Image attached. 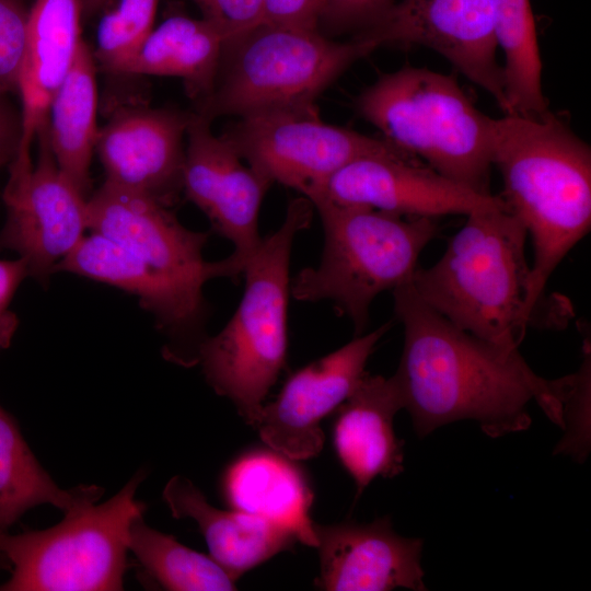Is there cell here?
I'll return each mask as SVG.
<instances>
[{"mask_svg": "<svg viewBox=\"0 0 591 591\" xmlns=\"http://www.w3.org/2000/svg\"><path fill=\"white\" fill-rule=\"evenodd\" d=\"M404 344L393 378L419 438L460 420L477 422L490 438L526 430L535 402L564 429L572 374L547 380L519 347L482 339L452 324L416 292L412 280L392 290Z\"/></svg>", "mask_w": 591, "mask_h": 591, "instance_id": "6da1fadb", "label": "cell"}, {"mask_svg": "<svg viewBox=\"0 0 591 591\" xmlns=\"http://www.w3.org/2000/svg\"><path fill=\"white\" fill-rule=\"evenodd\" d=\"M493 164L507 208L524 224L533 246L530 310L542 327H556L541 309L545 288L565 256L591 227V149L549 111L538 117L493 118Z\"/></svg>", "mask_w": 591, "mask_h": 591, "instance_id": "7a4b0ae2", "label": "cell"}, {"mask_svg": "<svg viewBox=\"0 0 591 591\" xmlns=\"http://www.w3.org/2000/svg\"><path fill=\"white\" fill-rule=\"evenodd\" d=\"M528 231L506 204L477 209L412 285L434 311L487 341L519 347L529 326Z\"/></svg>", "mask_w": 591, "mask_h": 591, "instance_id": "3957f363", "label": "cell"}, {"mask_svg": "<svg viewBox=\"0 0 591 591\" xmlns=\"http://www.w3.org/2000/svg\"><path fill=\"white\" fill-rule=\"evenodd\" d=\"M313 209L303 196L290 201L281 225L262 239L244 267V292L234 314L199 349L209 386L253 427L286 364L291 250L297 234L310 227Z\"/></svg>", "mask_w": 591, "mask_h": 591, "instance_id": "277c9868", "label": "cell"}, {"mask_svg": "<svg viewBox=\"0 0 591 591\" xmlns=\"http://www.w3.org/2000/svg\"><path fill=\"white\" fill-rule=\"evenodd\" d=\"M356 109L392 146L457 184L491 195L493 118L453 76L403 67L362 91Z\"/></svg>", "mask_w": 591, "mask_h": 591, "instance_id": "5b68a950", "label": "cell"}, {"mask_svg": "<svg viewBox=\"0 0 591 591\" xmlns=\"http://www.w3.org/2000/svg\"><path fill=\"white\" fill-rule=\"evenodd\" d=\"M324 231L321 260L290 279L302 302L331 301L354 325L369 324L372 301L412 280L424 248L438 233L433 218H408L367 206L329 200L313 204Z\"/></svg>", "mask_w": 591, "mask_h": 591, "instance_id": "8992f818", "label": "cell"}, {"mask_svg": "<svg viewBox=\"0 0 591 591\" xmlns=\"http://www.w3.org/2000/svg\"><path fill=\"white\" fill-rule=\"evenodd\" d=\"M144 476L138 471L102 503L100 487L47 529L0 532V553L11 572L0 591L123 590L130 528L147 509L136 497Z\"/></svg>", "mask_w": 591, "mask_h": 591, "instance_id": "52a82bcc", "label": "cell"}, {"mask_svg": "<svg viewBox=\"0 0 591 591\" xmlns=\"http://www.w3.org/2000/svg\"><path fill=\"white\" fill-rule=\"evenodd\" d=\"M379 45L361 35L335 42L318 31L259 24L223 48L212 93L198 114L215 117L276 112L317 113V96Z\"/></svg>", "mask_w": 591, "mask_h": 591, "instance_id": "ba28073f", "label": "cell"}, {"mask_svg": "<svg viewBox=\"0 0 591 591\" xmlns=\"http://www.w3.org/2000/svg\"><path fill=\"white\" fill-rule=\"evenodd\" d=\"M239 118L223 136L240 157L271 184L290 187L311 202L335 173L357 159L413 157L385 139L324 123L317 113L276 112Z\"/></svg>", "mask_w": 591, "mask_h": 591, "instance_id": "9c48e42d", "label": "cell"}, {"mask_svg": "<svg viewBox=\"0 0 591 591\" xmlns=\"http://www.w3.org/2000/svg\"><path fill=\"white\" fill-rule=\"evenodd\" d=\"M46 128L37 136L36 162L13 158L9 163L0 230V250L25 259L30 277L44 286L89 230L88 198L58 167Z\"/></svg>", "mask_w": 591, "mask_h": 591, "instance_id": "30bf717a", "label": "cell"}, {"mask_svg": "<svg viewBox=\"0 0 591 591\" xmlns=\"http://www.w3.org/2000/svg\"><path fill=\"white\" fill-rule=\"evenodd\" d=\"M208 118L192 114L186 132L183 192L209 219L212 229L233 245L218 260L220 278L236 280L258 248V216L273 185L254 171L223 136H217Z\"/></svg>", "mask_w": 591, "mask_h": 591, "instance_id": "8fae6325", "label": "cell"}, {"mask_svg": "<svg viewBox=\"0 0 591 591\" xmlns=\"http://www.w3.org/2000/svg\"><path fill=\"white\" fill-rule=\"evenodd\" d=\"M359 35L379 46L415 44L434 50L510 114L493 0H401Z\"/></svg>", "mask_w": 591, "mask_h": 591, "instance_id": "7c38bea8", "label": "cell"}, {"mask_svg": "<svg viewBox=\"0 0 591 591\" xmlns=\"http://www.w3.org/2000/svg\"><path fill=\"white\" fill-rule=\"evenodd\" d=\"M104 282L136 296L164 336L165 360L190 368L198 364L199 349L208 337L209 305L152 268L130 251L96 232L84 235L55 267Z\"/></svg>", "mask_w": 591, "mask_h": 591, "instance_id": "4fadbf2b", "label": "cell"}, {"mask_svg": "<svg viewBox=\"0 0 591 591\" xmlns=\"http://www.w3.org/2000/svg\"><path fill=\"white\" fill-rule=\"evenodd\" d=\"M390 326L385 323L358 335L290 375L276 399L264 404L254 426L266 447L298 462L318 455L324 444L322 420L357 387Z\"/></svg>", "mask_w": 591, "mask_h": 591, "instance_id": "5bb4252c", "label": "cell"}, {"mask_svg": "<svg viewBox=\"0 0 591 591\" xmlns=\"http://www.w3.org/2000/svg\"><path fill=\"white\" fill-rule=\"evenodd\" d=\"M89 230L120 244L166 278L204 297L207 281L218 278V263L202 251L208 232L184 227L169 207L153 198L104 182L88 199Z\"/></svg>", "mask_w": 591, "mask_h": 591, "instance_id": "9a60e30c", "label": "cell"}, {"mask_svg": "<svg viewBox=\"0 0 591 591\" xmlns=\"http://www.w3.org/2000/svg\"><path fill=\"white\" fill-rule=\"evenodd\" d=\"M367 206L408 218L464 215L505 204L497 195L476 193L414 157L373 155L357 159L326 183L318 200Z\"/></svg>", "mask_w": 591, "mask_h": 591, "instance_id": "2e32d148", "label": "cell"}, {"mask_svg": "<svg viewBox=\"0 0 591 591\" xmlns=\"http://www.w3.org/2000/svg\"><path fill=\"white\" fill-rule=\"evenodd\" d=\"M192 114L125 106L100 128L95 151L105 182L171 208L183 192L186 132Z\"/></svg>", "mask_w": 591, "mask_h": 591, "instance_id": "e0dca14e", "label": "cell"}, {"mask_svg": "<svg viewBox=\"0 0 591 591\" xmlns=\"http://www.w3.org/2000/svg\"><path fill=\"white\" fill-rule=\"evenodd\" d=\"M320 575L326 591H426L421 566L424 542L398 534L390 517L369 523L313 522Z\"/></svg>", "mask_w": 591, "mask_h": 591, "instance_id": "ac0fdd59", "label": "cell"}, {"mask_svg": "<svg viewBox=\"0 0 591 591\" xmlns=\"http://www.w3.org/2000/svg\"><path fill=\"white\" fill-rule=\"evenodd\" d=\"M81 0H35L28 10L24 59L19 78L22 134L14 157L30 158L47 127L48 111L83 39Z\"/></svg>", "mask_w": 591, "mask_h": 591, "instance_id": "d6986e66", "label": "cell"}, {"mask_svg": "<svg viewBox=\"0 0 591 591\" xmlns=\"http://www.w3.org/2000/svg\"><path fill=\"white\" fill-rule=\"evenodd\" d=\"M401 409L403 399L393 375L367 372L336 409L334 449L355 482V501L374 478H393L403 473L404 441L394 430V418Z\"/></svg>", "mask_w": 591, "mask_h": 591, "instance_id": "ffe728a7", "label": "cell"}, {"mask_svg": "<svg viewBox=\"0 0 591 591\" xmlns=\"http://www.w3.org/2000/svg\"><path fill=\"white\" fill-rule=\"evenodd\" d=\"M162 497L173 518L196 522L209 555L234 581L299 543L290 530L264 518L212 506L201 490L182 475L166 483Z\"/></svg>", "mask_w": 591, "mask_h": 591, "instance_id": "44dd1931", "label": "cell"}, {"mask_svg": "<svg viewBox=\"0 0 591 591\" xmlns=\"http://www.w3.org/2000/svg\"><path fill=\"white\" fill-rule=\"evenodd\" d=\"M297 462L268 447L250 450L225 470L222 493L231 508L283 526L315 547L314 494Z\"/></svg>", "mask_w": 591, "mask_h": 591, "instance_id": "7402d4cb", "label": "cell"}, {"mask_svg": "<svg viewBox=\"0 0 591 591\" xmlns=\"http://www.w3.org/2000/svg\"><path fill=\"white\" fill-rule=\"evenodd\" d=\"M223 48L221 33L205 19L170 16L152 30L123 74L179 78L202 102L213 91Z\"/></svg>", "mask_w": 591, "mask_h": 591, "instance_id": "603a6c76", "label": "cell"}, {"mask_svg": "<svg viewBox=\"0 0 591 591\" xmlns=\"http://www.w3.org/2000/svg\"><path fill=\"white\" fill-rule=\"evenodd\" d=\"M96 112V62L91 47L83 40L51 100L46 134L58 167L85 196L100 131Z\"/></svg>", "mask_w": 591, "mask_h": 591, "instance_id": "cb8c5ba5", "label": "cell"}, {"mask_svg": "<svg viewBox=\"0 0 591 591\" xmlns=\"http://www.w3.org/2000/svg\"><path fill=\"white\" fill-rule=\"evenodd\" d=\"M99 488H60L26 443L15 418L0 405V532H9L37 506L51 505L65 512Z\"/></svg>", "mask_w": 591, "mask_h": 591, "instance_id": "d4e9b609", "label": "cell"}, {"mask_svg": "<svg viewBox=\"0 0 591 591\" xmlns=\"http://www.w3.org/2000/svg\"><path fill=\"white\" fill-rule=\"evenodd\" d=\"M497 46L505 55V92L510 114L538 117L548 112L543 63L530 0H493Z\"/></svg>", "mask_w": 591, "mask_h": 591, "instance_id": "484cf974", "label": "cell"}, {"mask_svg": "<svg viewBox=\"0 0 591 591\" xmlns=\"http://www.w3.org/2000/svg\"><path fill=\"white\" fill-rule=\"evenodd\" d=\"M129 552L146 577L164 590H236V581L210 555L192 549L174 536L149 526L143 517L130 528Z\"/></svg>", "mask_w": 591, "mask_h": 591, "instance_id": "4316f807", "label": "cell"}, {"mask_svg": "<svg viewBox=\"0 0 591 591\" xmlns=\"http://www.w3.org/2000/svg\"><path fill=\"white\" fill-rule=\"evenodd\" d=\"M160 0H109L100 19L95 47L96 66L123 74L126 67L154 28ZM105 4V5H106Z\"/></svg>", "mask_w": 591, "mask_h": 591, "instance_id": "83f0119b", "label": "cell"}, {"mask_svg": "<svg viewBox=\"0 0 591 591\" xmlns=\"http://www.w3.org/2000/svg\"><path fill=\"white\" fill-rule=\"evenodd\" d=\"M591 394L590 343L584 339L583 359L579 370L573 373L572 384L564 404L565 438L556 450L568 453L577 461H583L589 451V416Z\"/></svg>", "mask_w": 591, "mask_h": 591, "instance_id": "f1b7e54d", "label": "cell"}, {"mask_svg": "<svg viewBox=\"0 0 591 591\" xmlns=\"http://www.w3.org/2000/svg\"><path fill=\"white\" fill-rule=\"evenodd\" d=\"M28 10L22 0H0V94L18 93Z\"/></svg>", "mask_w": 591, "mask_h": 591, "instance_id": "f546056e", "label": "cell"}, {"mask_svg": "<svg viewBox=\"0 0 591 591\" xmlns=\"http://www.w3.org/2000/svg\"><path fill=\"white\" fill-rule=\"evenodd\" d=\"M202 19L221 33L224 47L244 36L259 24L263 0H193Z\"/></svg>", "mask_w": 591, "mask_h": 591, "instance_id": "4dcf8cb0", "label": "cell"}, {"mask_svg": "<svg viewBox=\"0 0 591 591\" xmlns=\"http://www.w3.org/2000/svg\"><path fill=\"white\" fill-rule=\"evenodd\" d=\"M394 4V0H324L320 23L332 33L374 25Z\"/></svg>", "mask_w": 591, "mask_h": 591, "instance_id": "1f68e13d", "label": "cell"}, {"mask_svg": "<svg viewBox=\"0 0 591 591\" xmlns=\"http://www.w3.org/2000/svg\"><path fill=\"white\" fill-rule=\"evenodd\" d=\"M324 0H263L262 23L273 26L318 31Z\"/></svg>", "mask_w": 591, "mask_h": 591, "instance_id": "d6a6232c", "label": "cell"}, {"mask_svg": "<svg viewBox=\"0 0 591 591\" xmlns=\"http://www.w3.org/2000/svg\"><path fill=\"white\" fill-rule=\"evenodd\" d=\"M30 277L25 259H0V351L10 347L19 326L10 303L21 282Z\"/></svg>", "mask_w": 591, "mask_h": 591, "instance_id": "836d02e7", "label": "cell"}, {"mask_svg": "<svg viewBox=\"0 0 591 591\" xmlns=\"http://www.w3.org/2000/svg\"><path fill=\"white\" fill-rule=\"evenodd\" d=\"M22 134L21 113L0 94V147L18 150Z\"/></svg>", "mask_w": 591, "mask_h": 591, "instance_id": "e575fe53", "label": "cell"}, {"mask_svg": "<svg viewBox=\"0 0 591 591\" xmlns=\"http://www.w3.org/2000/svg\"><path fill=\"white\" fill-rule=\"evenodd\" d=\"M109 0H81L82 11L91 14L104 8Z\"/></svg>", "mask_w": 591, "mask_h": 591, "instance_id": "d590c367", "label": "cell"}, {"mask_svg": "<svg viewBox=\"0 0 591 591\" xmlns=\"http://www.w3.org/2000/svg\"><path fill=\"white\" fill-rule=\"evenodd\" d=\"M16 150L7 148V147H0V171L4 165H9L11 160L13 159Z\"/></svg>", "mask_w": 591, "mask_h": 591, "instance_id": "8d00e7d4", "label": "cell"}, {"mask_svg": "<svg viewBox=\"0 0 591 591\" xmlns=\"http://www.w3.org/2000/svg\"><path fill=\"white\" fill-rule=\"evenodd\" d=\"M2 569H9V563L3 557V555L0 553V570Z\"/></svg>", "mask_w": 591, "mask_h": 591, "instance_id": "74e56055", "label": "cell"}]
</instances>
